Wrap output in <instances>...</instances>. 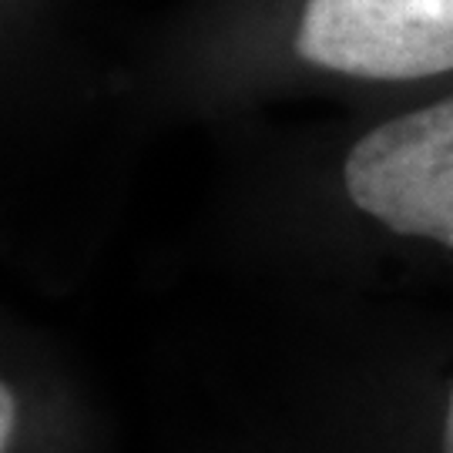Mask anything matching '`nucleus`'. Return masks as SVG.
Masks as SVG:
<instances>
[{"instance_id":"nucleus-1","label":"nucleus","mask_w":453,"mask_h":453,"mask_svg":"<svg viewBox=\"0 0 453 453\" xmlns=\"http://www.w3.org/2000/svg\"><path fill=\"white\" fill-rule=\"evenodd\" d=\"M342 185L389 232L453 252V97L366 131L342 162Z\"/></svg>"},{"instance_id":"nucleus-2","label":"nucleus","mask_w":453,"mask_h":453,"mask_svg":"<svg viewBox=\"0 0 453 453\" xmlns=\"http://www.w3.org/2000/svg\"><path fill=\"white\" fill-rule=\"evenodd\" d=\"M296 50L366 81L443 74L453 71V0H306Z\"/></svg>"},{"instance_id":"nucleus-3","label":"nucleus","mask_w":453,"mask_h":453,"mask_svg":"<svg viewBox=\"0 0 453 453\" xmlns=\"http://www.w3.org/2000/svg\"><path fill=\"white\" fill-rule=\"evenodd\" d=\"M14 426H17V400L14 389L4 387L0 393V447L11 450V440H14Z\"/></svg>"},{"instance_id":"nucleus-4","label":"nucleus","mask_w":453,"mask_h":453,"mask_svg":"<svg viewBox=\"0 0 453 453\" xmlns=\"http://www.w3.org/2000/svg\"><path fill=\"white\" fill-rule=\"evenodd\" d=\"M443 453H453V389L447 400V417H443Z\"/></svg>"}]
</instances>
